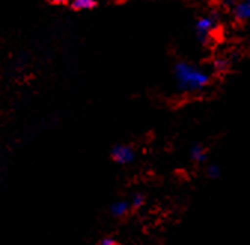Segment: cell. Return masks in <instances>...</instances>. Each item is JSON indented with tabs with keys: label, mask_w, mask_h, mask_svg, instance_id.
<instances>
[{
	"label": "cell",
	"mask_w": 250,
	"mask_h": 245,
	"mask_svg": "<svg viewBox=\"0 0 250 245\" xmlns=\"http://www.w3.org/2000/svg\"><path fill=\"white\" fill-rule=\"evenodd\" d=\"M173 76L176 85L185 93H197L208 87L211 78L207 71L203 68L189 63V61H177L173 68Z\"/></svg>",
	"instance_id": "6da1fadb"
},
{
	"label": "cell",
	"mask_w": 250,
	"mask_h": 245,
	"mask_svg": "<svg viewBox=\"0 0 250 245\" xmlns=\"http://www.w3.org/2000/svg\"><path fill=\"white\" fill-rule=\"evenodd\" d=\"M217 24H219V20H217V15H204V17H200L195 23V33H197V38L201 41V42H207L213 32L217 28Z\"/></svg>",
	"instance_id": "7a4b0ae2"
},
{
	"label": "cell",
	"mask_w": 250,
	"mask_h": 245,
	"mask_svg": "<svg viewBox=\"0 0 250 245\" xmlns=\"http://www.w3.org/2000/svg\"><path fill=\"white\" fill-rule=\"evenodd\" d=\"M110 159L118 165H130L136 159V151L127 144H119L110 149Z\"/></svg>",
	"instance_id": "3957f363"
},
{
	"label": "cell",
	"mask_w": 250,
	"mask_h": 245,
	"mask_svg": "<svg viewBox=\"0 0 250 245\" xmlns=\"http://www.w3.org/2000/svg\"><path fill=\"white\" fill-rule=\"evenodd\" d=\"M232 14L238 21L250 20V0H241L232 6Z\"/></svg>",
	"instance_id": "277c9868"
},
{
	"label": "cell",
	"mask_w": 250,
	"mask_h": 245,
	"mask_svg": "<svg viewBox=\"0 0 250 245\" xmlns=\"http://www.w3.org/2000/svg\"><path fill=\"white\" fill-rule=\"evenodd\" d=\"M110 214L113 217H124V216H127L128 211H130V202L127 200H116L110 205Z\"/></svg>",
	"instance_id": "5b68a950"
},
{
	"label": "cell",
	"mask_w": 250,
	"mask_h": 245,
	"mask_svg": "<svg viewBox=\"0 0 250 245\" xmlns=\"http://www.w3.org/2000/svg\"><path fill=\"white\" fill-rule=\"evenodd\" d=\"M69 3L75 11H91L97 6V0H70Z\"/></svg>",
	"instance_id": "8992f818"
},
{
	"label": "cell",
	"mask_w": 250,
	"mask_h": 245,
	"mask_svg": "<svg viewBox=\"0 0 250 245\" xmlns=\"http://www.w3.org/2000/svg\"><path fill=\"white\" fill-rule=\"evenodd\" d=\"M191 159L197 163H203L207 159V151L203 145L197 144L191 148Z\"/></svg>",
	"instance_id": "52a82bcc"
},
{
	"label": "cell",
	"mask_w": 250,
	"mask_h": 245,
	"mask_svg": "<svg viewBox=\"0 0 250 245\" xmlns=\"http://www.w3.org/2000/svg\"><path fill=\"white\" fill-rule=\"evenodd\" d=\"M143 203H145V196L140 195V193H136V195L133 196L130 205H131L133 208H140V206H143Z\"/></svg>",
	"instance_id": "ba28073f"
},
{
	"label": "cell",
	"mask_w": 250,
	"mask_h": 245,
	"mask_svg": "<svg viewBox=\"0 0 250 245\" xmlns=\"http://www.w3.org/2000/svg\"><path fill=\"white\" fill-rule=\"evenodd\" d=\"M207 175H208V178H211V179L219 178V176H221V169H219V166H216V165H210V166L207 168Z\"/></svg>",
	"instance_id": "9c48e42d"
},
{
	"label": "cell",
	"mask_w": 250,
	"mask_h": 245,
	"mask_svg": "<svg viewBox=\"0 0 250 245\" xmlns=\"http://www.w3.org/2000/svg\"><path fill=\"white\" fill-rule=\"evenodd\" d=\"M100 244H102V245H116L118 241H116L115 238H103V239L100 241Z\"/></svg>",
	"instance_id": "30bf717a"
},
{
	"label": "cell",
	"mask_w": 250,
	"mask_h": 245,
	"mask_svg": "<svg viewBox=\"0 0 250 245\" xmlns=\"http://www.w3.org/2000/svg\"><path fill=\"white\" fill-rule=\"evenodd\" d=\"M51 3H54V5H67L70 0H49Z\"/></svg>",
	"instance_id": "8fae6325"
}]
</instances>
